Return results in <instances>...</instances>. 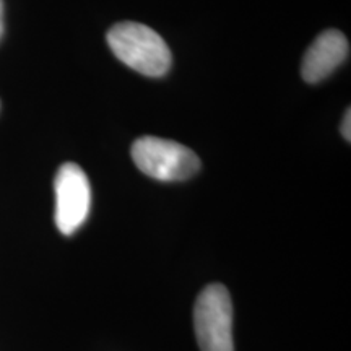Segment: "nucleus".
Segmentation results:
<instances>
[{
  "mask_svg": "<svg viewBox=\"0 0 351 351\" xmlns=\"http://www.w3.org/2000/svg\"><path fill=\"white\" fill-rule=\"evenodd\" d=\"M112 54L145 77H163L173 64L168 44L150 26L137 21H121L108 32Z\"/></svg>",
  "mask_w": 351,
  "mask_h": 351,
  "instance_id": "nucleus-1",
  "label": "nucleus"
},
{
  "mask_svg": "<svg viewBox=\"0 0 351 351\" xmlns=\"http://www.w3.org/2000/svg\"><path fill=\"white\" fill-rule=\"evenodd\" d=\"M350 54L348 39L339 29H326L314 39L301 64V77L307 83H319L335 72Z\"/></svg>",
  "mask_w": 351,
  "mask_h": 351,
  "instance_id": "nucleus-5",
  "label": "nucleus"
},
{
  "mask_svg": "<svg viewBox=\"0 0 351 351\" xmlns=\"http://www.w3.org/2000/svg\"><path fill=\"white\" fill-rule=\"evenodd\" d=\"M3 34V0H0V38Z\"/></svg>",
  "mask_w": 351,
  "mask_h": 351,
  "instance_id": "nucleus-7",
  "label": "nucleus"
},
{
  "mask_svg": "<svg viewBox=\"0 0 351 351\" xmlns=\"http://www.w3.org/2000/svg\"><path fill=\"white\" fill-rule=\"evenodd\" d=\"M130 153L135 166L156 181H186L200 169L199 156L191 148L168 138L140 137Z\"/></svg>",
  "mask_w": 351,
  "mask_h": 351,
  "instance_id": "nucleus-2",
  "label": "nucleus"
},
{
  "mask_svg": "<svg viewBox=\"0 0 351 351\" xmlns=\"http://www.w3.org/2000/svg\"><path fill=\"white\" fill-rule=\"evenodd\" d=\"M56 226L72 236L86 221L91 208V186L80 166L64 163L56 174Z\"/></svg>",
  "mask_w": 351,
  "mask_h": 351,
  "instance_id": "nucleus-4",
  "label": "nucleus"
},
{
  "mask_svg": "<svg viewBox=\"0 0 351 351\" xmlns=\"http://www.w3.org/2000/svg\"><path fill=\"white\" fill-rule=\"evenodd\" d=\"M340 130H341V135H343V138L346 140V142H350L351 140V111L350 109H346L343 121H341Z\"/></svg>",
  "mask_w": 351,
  "mask_h": 351,
  "instance_id": "nucleus-6",
  "label": "nucleus"
},
{
  "mask_svg": "<svg viewBox=\"0 0 351 351\" xmlns=\"http://www.w3.org/2000/svg\"><path fill=\"white\" fill-rule=\"evenodd\" d=\"M194 328L200 351H234L232 302L221 283L208 285L197 298Z\"/></svg>",
  "mask_w": 351,
  "mask_h": 351,
  "instance_id": "nucleus-3",
  "label": "nucleus"
}]
</instances>
